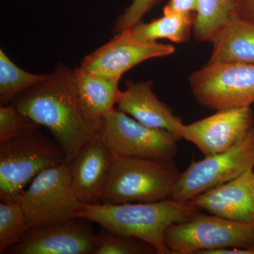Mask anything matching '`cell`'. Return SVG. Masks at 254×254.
I'll list each match as a JSON object with an SVG mask.
<instances>
[{"mask_svg":"<svg viewBox=\"0 0 254 254\" xmlns=\"http://www.w3.org/2000/svg\"><path fill=\"white\" fill-rule=\"evenodd\" d=\"M194 18L193 14H178L163 9L161 17L148 23L141 21L120 33L138 41L153 43L166 39L175 43H185L193 32Z\"/></svg>","mask_w":254,"mask_h":254,"instance_id":"cell-18","label":"cell"},{"mask_svg":"<svg viewBox=\"0 0 254 254\" xmlns=\"http://www.w3.org/2000/svg\"><path fill=\"white\" fill-rule=\"evenodd\" d=\"M208 63L254 64V23L236 16L211 42Z\"/></svg>","mask_w":254,"mask_h":254,"instance_id":"cell-17","label":"cell"},{"mask_svg":"<svg viewBox=\"0 0 254 254\" xmlns=\"http://www.w3.org/2000/svg\"><path fill=\"white\" fill-rule=\"evenodd\" d=\"M175 47L158 42L135 41L123 33L115 38L81 62V66L106 77L121 79L124 73L146 60L174 54Z\"/></svg>","mask_w":254,"mask_h":254,"instance_id":"cell-12","label":"cell"},{"mask_svg":"<svg viewBox=\"0 0 254 254\" xmlns=\"http://www.w3.org/2000/svg\"><path fill=\"white\" fill-rule=\"evenodd\" d=\"M189 83L195 100L210 110L254 103V64L208 62L190 73Z\"/></svg>","mask_w":254,"mask_h":254,"instance_id":"cell-6","label":"cell"},{"mask_svg":"<svg viewBox=\"0 0 254 254\" xmlns=\"http://www.w3.org/2000/svg\"><path fill=\"white\" fill-rule=\"evenodd\" d=\"M98 246L93 254H158L154 247L143 241L104 228L98 232Z\"/></svg>","mask_w":254,"mask_h":254,"instance_id":"cell-22","label":"cell"},{"mask_svg":"<svg viewBox=\"0 0 254 254\" xmlns=\"http://www.w3.org/2000/svg\"><path fill=\"white\" fill-rule=\"evenodd\" d=\"M100 136L115 158L173 159L179 138L150 128L115 108L103 120Z\"/></svg>","mask_w":254,"mask_h":254,"instance_id":"cell-9","label":"cell"},{"mask_svg":"<svg viewBox=\"0 0 254 254\" xmlns=\"http://www.w3.org/2000/svg\"><path fill=\"white\" fill-rule=\"evenodd\" d=\"M254 168L223 185L210 189L193 199L192 204L212 215L234 221H254Z\"/></svg>","mask_w":254,"mask_h":254,"instance_id":"cell-15","label":"cell"},{"mask_svg":"<svg viewBox=\"0 0 254 254\" xmlns=\"http://www.w3.org/2000/svg\"><path fill=\"white\" fill-rule=\"evenodd\" d=\"M158 1L159 0H132L131 4L116 20L113 33L119 34L141 22L142 18Z\"/></svg>","mask_w":254,"mask_h":254,"instance_id":"cell-24","label":"cell"},{"mask_svg":"<svg viewBox=\"0 0 254 254\" xmlns=\"http://www.w3.org/2000/svg\"><path fill=\"white\" fill-rule=\"evenodd\" d=\"M198 0H170L164 10L182 14H190L196 12Z\"/></svg>","mask_w":254,"mask_h":254,"instance_id":"cell-25","label":"cell"},{"mask_svg":"<svg viewBox=\"0 0 254 254\" xmlns=\"http://www.w3.org/2000/svg\"><path fill=\"white\" fill-rule=\"evenodd\" d=\"M181 173L173 159L114 158L102 203L168 199Z\"/></svg>","mask_w":254,"mask_h":254,"instance_id":"cell-3","label":"cell"},{"mask_svg":"<svg viewBox=\"0 0 254 254\" xmlns=\"http://www.w3.org/2000/svg\"><path fill=\"white\" fill-rule=\"evenodd\" d=\"M78 98L87 114L95 121L103 123L118 103L120 79L106 77L81 66L73 69Z\"/></svg>","mask_w":254,"mask_h":254,"instance_id":"cell-16","label":"cell"},{"mask_svg":"<svg viewBox=\"0 0 254 254\" xmlns=\"http://www.w3.org/2000/svg\"><path fill=\"white\" fill-rule=\"evenodd\" d=\"M254 168V125L233 148L190 164L181 173L170 198L187 202Z\"/></svg>","mask_w":254,"mask_h":254,"instance_id":"cell-8","label":"cell"},{"mask_svg":"<svg viewBox=\"0 0 254 254\" xmlns=\"http://www.w3.org/2000/svg\"><path fill=\"white\" fill-rule=\"evenodd\" d=\"M253 222L234 221L199 212L185 221L175 222L164 234L171 254H200L222 248H252Z\"/></svg>","mask_w":254,"mask_h":254,"instance_id":"cell-5","label":"cell"},{"mask_svg":"<svg viewBox=\"0 0 254 254\" xmlns=\"http://www.w3.org/2000/svg\"><path fill=\"white\" fill-rule=\"evenodd\" d=\"M254 125L251 106L218 110L204 119L184 125L182 138L209 156L226 151L240 143Z\"/></svg>","mask_w":254,"mask_h":254,"instance_id":"cell-11","label":"cell"},{"mask_svg":"<svg viewBox=\"0 0 254 254\" xmlns=\"http://www.w3.org/2000/svg\"><path fill=\"white\" fill-rule=\"evenodd\" d=\"M48 74L28 72L18 67L2 50H0V101L1 105L12 103L32 87L44 81Z\"/></svg>","mask_w":254,"mask_h":254,"instance_id":"cell-20","label":"cell"},{"mask_svg":"<svg viewBox=\"0 0 254 254\" xmlns=\"http://www.w3.org/2000/svg\"><path fill=\"white\" fill-rule=\"evenodd\" d=\"M200 254H254V250L250 248H230L218 249V250L205 251Z\"/></svg>","mask_w":254,"mask_h":254,"instance_id":"cell-27","label":"cell"},{"mask_svg":"<svg viewBox=\"0 0 254 254\" xmlns=\"http://www.w3.org/2000/svg\"><path fill=\"white\" fill-rule=\"evenodd\" d=\"M236 15L254 23V0H237Z\"/></svg>","mask_w":254,"mask_h":254,"instance_id":"cell-26","label":"cell"},{"mask_svg":"<svg viewBox=\"0 0 254 254\" xmlns=\"http://www.w3.org/2000/svg\"><path fill=\"white\" fill-rule=\"evenodd\" d=\"M92 222L76 218L30 227L8 254H90L98 246Z\"/></svg>","mask_w":254,"mask_h":254,"instance_id":"cell-10","label":"cell"},{"mask_svg":"<svg viewBox=\"0 0 254 254\" xmlns=\"http://www.w3.org/2000/svg\"><path fill=\"white\" fill-rule=\"evenodd\" d=\"M114 158L99 134L86 143L70 162L73 188L83 204L102 203Z\"/></svg>","mask_w":254,"mask_h":254,"instance_id":"cell-13","label":"cell"},{"mask_svg":"<svg viewBox=\"0 0 254 254\" xmlns=\"http://www.w3.org/2000/svg\"><path fill=\"white\" fill-rule=\"evenodd\" d=\"M199 211L190 201L168 198L150 203H83L76 217L113 233L143 241L154 247L158 254H170L164 241L167 227L185 221Z\"/></svg>","mask_w":254,"mask_h":254,"instance_id":"cell-2","label":"cell"},{"mask_svg":"<svg viewBox=\"0 0 254 254\" xmlns=\"http://www.w3.org/2000/svg\"><path fill=\"white\" fill-rule=\"evenodd\" d=\"M252 190H253V192L254 193V173L253 175V177H252Z\"/></svg>","mask_w":254,"mask_h":254,"instance_id":"cell-28","label":"cell"},{"mask_svg":"<svg viewBox=\"0 0 254 254\" xmlns=\"http://www.w3.org/2000/svg\"><path fill=\"white\" fill-rule=\"evenodd\" d=\"M66 162L61 147L38 129L0 141V198L16 200L47 169Z\"/></svg>","mask_w":254,"mask_h":254,"instance_id":"cell-4","label":"cell"},{"mask_svg":"<svg viewBox=\"0 0 254 254\" xmlns=\"http://www.w3.org/2000/svg\"><path fill=\"white\" fill-rule=\"evenodd\" d=\"M117 105V109L142 125L165 130L175 134L179 139L182 138L185 124L172 108L157 97L153 90V81H127Z\"/></svg>","mask_w":254,"mask_h":254,"instance_id":"cell-14","label":"cell"},{"mask_svg":"<svg viewBox=\"0 0 254 254\" xmlns=\"http://www.w3.org/2000/svg\"><path fill=\"white\" fill-rule=\"evenodd\" d=\"M237 0H198L193 35L200 42L213 41L222 28L236 16Z\"/></svg>","mask_w":254,"mask_h":254,"instance_id":"cell-19","label":"cell"},{"mask_svg":"<svg viewBox=\"0 0 254 254\" xmlns=\"http://www.w3.org/2000/svg\"><path fill=\"white\" fill-rule=\"evenodd\" d=\"M253 225H254V221L253 222ZM251 249H252V250H254V242H253V245H252V248H251Z\"/></svg>","mask_w":254,"mask_h":254,"instance_id":"cell-29","label":"cell"},{"mask_svg":"<svg viewBox=\"0 0 254 254\" xmlns=\"http://www.w3.org/2000/svg\"><path fill=\"white\" fill-rule=\"evenodd\" d=\"M29 229L24 212L17 200L0 202V254H5Z\"/></svg>","mask_w":254,"mask_h":254,"instance_id":"cell-21","label":"cell"},{"mask_svg":"<svg viewBox=\"0 0 254 254\" xmlns=\"http://www.w3.org/2000/svg\"><path fill=\"white\" fill-rule=\"evenodd\" d=\"M10 104L51 132L66 163L100 133L102 123L87 114L78 98L73 69L62 63Z\"/></svg>","mask_w":254,"mask_h":254,"instance_id":"cell-1","label":"cell"},{"mask_svg":"<svg viewBox=\"0 0 254 254\" xmlns=\"http://www.w3.org/2000/svg\"><path fill=\"white\" fill-rule=\"evenodd\" d=\"M16 200L29 228L76 218L83 204L73 190L66 162L40 173Z\"/></svg>","mask_w":254,"mask_h":254,"instance_id":"cell-7","label":"cell"},{"mask_svg":"<svg viewBox=\"0 0 254 254\" xmlns=\"http://www.w3.org/2000/svg\"><path fill=\"white\" fill-rule=\"evenodd\" d=\"M39 127L12 104L0 106V141L38 129Z\"/></svg>","mask_w":254,"mask_h":254,"instance_id":"cell-23","label":"cell"}]
</instances>
